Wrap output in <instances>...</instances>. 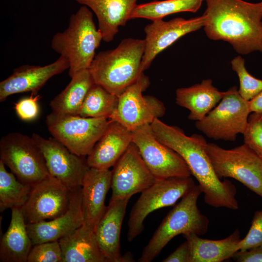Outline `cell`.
Segmentation results:
<instances>
[{"label": "cell", "mask_w": 262, "mask_h": 262, "mask_svg": "<svg viewBox=\"0 0 262 262\" xmlns=\"http://www.w3.org/2000/svg\"><path fill=\"white\" fill-rule=\"evenodd\" d=\"M150 125L157 139L184 160L198 181L207 204L233 210L239 208L236 188L230 180L225 179L221 181L216 175L206 152L207 142L202 135L188 136L179 127L168 125L159 118Z\"/></svg>", "instance_id": "1"}, {"label": "cell", "mask_w": 262, "mask_h": 262, "mask_svg": "<svg viewBox=\"0 0 262 262\" xmlns=\"http://www.w3.org/2000/svg\"><path fill=\"white\" fill-rule=\"evenodd\" d=\"M206 1L203 28L209 39L226 41L242 55L262 52V1Z\"/></svg>", "instance_id": "2"}, {"label": "cell", "mask_w": 262, "mask_h": 262, "mask_svg": "<svg viewBox=\"0 0 262 262\" xmlns=\"http://www.w3.org/2000/svg\"><path fill=\"white\" fill-rule=\"evenodd\" d=\"M144 39L127 38L115 49L97 53L89 70L95 83L119 96L143 74Z\"/></svg>", "instance_id": "3"}, {"label": "cell", "mask_w": 262, "mask_h": 262, "mask_svg": "<svg viewBox=\"0 0 262 262\" xmlns=\"http://www.w3.org/2000/svg\"><path fill=\"white\" fill-rule=\"evenodd\" d=\"M102 40L92 11L82 5L70 16L67 28L53 36L50 45L54 51L68 60L71 78L89 68Z\"/></svg>", "instance_id": "4"}, {"label": "cell", "mask_w": 262, "mask_h": 262, "mask_svg": "<svg viewBox=\"0 0 262 262\" xmlns=\"http://www.w3.org/2000/svg\"><path fill=\"white\" fill-rule=\"evenodd\" d=\"M202 193L198 185H195L170 211L144 247L139 262H150L175 237L179 234H205L209 220L198 208L197 202Z\"/></svg>", "instance_id": "5"}, {"label": "cell", "mask_w": 262, "mask_h": 262, "mask_svg": "<svg viewBox=\"0 0 262 262\" xmlns=\"http://www.w3.org/2000/svg\"><path fill=\"white\" fill-rule=\"evenodd\" d=\"M206 152L219 179H234L262 197V160L248 146L227 149L207 143Z\"/></svg>", "instance_id": "6"}, {"label": "cell", "mask_w": 262, "mask_h": 262, "mask_svg": "<svg viewBox=\"0 0 262 262\" xmlns=\"http://www.w3.org/2000/svg\"><path fill=\"white\" fill-rule=\"evenodd\" d=\"M109 122L106 117H85L53 112L46 119L48 129L53 137L72 153L82 157L90 153Z\"/></svg>", "instance_id": "7"}, {"label": "cell", "mask_w": 262, "mask_h": 262, "mask_svg": "<svg viewBox=\"0 0 262 262\" xmlns=\"http://www.w3.org/2000/svg\"><path fill=\"white\" fill-rule=\"evenodd\" d=\"M0 159L21 182L31 186L50 176L44 156L32 137L11 132L0 141Z\"/></svg>", "instance_id": "8"}, {"label": "cell", "mask_w": 262, "mask_h": 262, "mask_svg": "<svg viewBox=\"0 0 262 262\" xmlns=\"http://www.w3.org/2000/svg\"><path fill=\"white\" fill-rule=\"evenodd\" d=\"M250 113L248 101L233 86L204 118L196 121V127L211 139L233 141L245 132Z\"/></svg>", "instance_id": "9"}, {"label": "cell", "mask_w": 262, "mask_h": 262, "mask_svg": "<svg viewBox=\"0 0 262 262\" xmlns=\"http://www.w3.org/2000/svg\"><path fill=\"white\" fill-rule=\"evenodd\" d=\"M196 185L189 177L157 180L141 194L131 208L128 220L127 239L132 241L144 229V221L152 212L174 205Z\"/></svg>", "instance_id": "10"}, {"label": "cell", "mask_w": 262, "mask_h": 262, "mask_svg": "<svg viewBox=\"0 0 262 262\" xmlns=\"http://www.w3.org/2000/svg\"><path fill=\"white\" fill-rule=\"evenodd\" d=\"M149 84L148 78L143 73L118 96L116 107L108 119L133 131L163 116L165 112L163 103L154 97L143 95Z\"/></svg>", "instance_id": "11"}, {"label": "cell", "mask_w": 262, "mask_h": 262, "mask_svg": "<svg viewBox=\"0 0 262 262\" xmlns=\"http://www.w3.org/2000/svg\"><path fill=\"white\" fill-rule=\"evenodd\" d=\"M132 132V143L136 146L145 164L156 180L191 176L183 158L155 136L150 124Z\"/></svg>", "instance_id": "12"}, {"label": "cell", "mask_w": 262, "mask_h": 262, "mask_svg": "<svg viewBox=\"0 0 262 262\" xmlns=\"http://www.w3.org/2000/svg\"><path fill=\"white\" fill-rule=\"evenodd\" d=\"M75 190L49 176L32 186L21 210L26 224L51 220L69 208Z\"/></svg>", "instance_id": "13"}, {"label": "cell", "mask_w": 262, "mask_h": 262, "mask_svg": "<svg viewBox=\"0 0 262 262\" xmlns=\"http://www.w3.org/2000/svg\"><path fill=\"white\" fill-rule=\"evenodd\" d=\"M42 152L49 175L73 190L82 187L84 175L90 168L86 160L70 151L55 138H45L33 133Z\"/></svg>", "instance_id": "14"}, {"label": "cell", "mask_w": 262, "mask_h": 262, "mask_svg": "<svg viewBox=\"0 0 262 262\" xmlns=\"http://www.w3.org/2000/svg\"><path fill=\"white\" fill-rule=\"evenodd\" d=\"M156 179L132 143L114 165L112 170V196L114 201L141 193L152 185Z\"/></svg>", "instance_id": "15"}, {"label": "cell", "mask_w": 262, "mask_h": 262, "mask_svg": "<svg viewBox=\"0 0 262 262\" xmlns=\"http://www.w3.org/2000/svg\"><path fill=\"white\" fill-rule=\"evenodd\" d=\"M204 25V16L186 19L177 17L169 21L163 19L152 21L144 28L145 47L142 68L150 66L156 56L183 36L199 30Z\"/></svg>", "instance_id": "16"}, {"label": "cell", "mask_w": 262, "mask_h": 262, "mask_svg": "<svg viewBox=\"0 0 262 262\" xmlns=\"http://www.w3.org/2000/svg\"><path fill=\"white\" fill-rule=\"evenodd\" d=\"M68 68V60L61 56L46 66L24 65L15 68L11 75L0 82V101L15 94L31 92L37 95L51 78Z\"/></svg>", "instance_id": "17"}, {"label": "cell", "mask_w": 262, "mask_h": 262, "mask_svg": "<svg viewBox=\"0 0 262 262\" xmlns=\"http://www.w3.org/2000/svg\"><path fill=\"white\" fill-rule=\"evenodd\" d=\"M82 187L76 190L69 208L61 216L49 221L26 224L33 246L59 241L84 223L82 202Z\"/></svg>", "instance_id": "18"}, {"label": "cell", "mask_w": 262, "mask_h": 262, "mask_svg": "<svg viewBox=\"0 0 262 262\" xmlns=\"http://www.w3.org/2000/svg\"><path fill=\"white\" fill-rule=\"evenodd\" d=\"M130 197L109 201L94 232L107 262H125L120 251V233Z\"/></svg>", "instance_id": "19"}, {"label": "cell", "mask_w": 262, "mask_h": 262, "mask_svg": "<svg viewBox=\"0 0 262 262\" xmlns=\"http://www.w3.org/2000/svg\"><path fill=\"white\" fill-rule=\"evenodd\" d=\"M132 143V132L120 123L110 120L106 130L87 156V164L89 167L109 169Z\"/></svg>", "instance_id": "20"}, {"label": "cell", "mask_w": 262, "mask_h": 262, "mask_svg": "<svg viewBox=\"0 0 262 262\" xmlns=\"http://www.w3.org/2000/svg\"><path fill=\"white\" fill-rule=\"evenodd\" d=\"M112 170L90 167L82 185V202L84 224L95 229L106 206L105 200L111 186Z\"/></svg>", "instance_id": "21"}, {"label": "cell", "mask_w": 262, "mask_h": 262, "mask_svg": "<svg viewBox=\"0 0 262 262\" xmlns=\"http://www.w3.org/2000/svg\"><path fill=\"white\" fill-rule=\"evenodd\" d=\"M89 8L96 15L98 29L106 42L113 40L120 27L131 20L138 0H74Z\"/></svg>", "instance_id": "22"}, {"label": "cell", "mask_w": 262, "mask_h": 262, "mask_svg": "<svg viewBox=\"0 0 262 262\" xmlns=\"http://www.w3.org/2000/svg\"><path fill=\"white\" fill-rule=\"evenodd\" d=\"M225 93L214 87L211 79H206L200 83L177 89L176 102L189 110V119L198 121L216 106Z\"/></svg>", "instance_id": "23"}, {"label": "cell", "mask_w": 262, "mask_h": 262, "mask_svg": "<svg viewBox=\"0 0 262 262\" xmlns=\"http://www.w3.org/2000/svg\"><path fill=\"white\" fill-rule=\"evenodd\" d=\"M182 235L189 246L190 262H221L232 258L240 250L241 239L238 229L226 238L217 240L203 239L195 233Z\"/></svg>", "instance_id": "24"}, {"label": "cell", "mask_w": 262, "mask_h": 262, "mask_svg": "<svg viewBox=\"0 0 262 262\" xmlns=\"http://www.w3.org/2000/svg\"><path fill=\"white\" fill-rule=\"evenodd\" d=\"M59 242L62 262H107L94 230L84 223Z\"/></svg>", "instance_id": "25"}, {"label": "cell", "mask_w": 262, "mask_h": 262, "mask_svg": "<svg viewBox=\"0 0 262 262\" xmlns=\"http://www.w3.org/2000/svg\"><path fill=\"white\" fill-rule=\"evenodd\" d=\"M11 219L0 243L1 262H27L33 246L20 208L11 209Z\"/></svg>", "instance_id": "26"}, {"label": "cell", "mask_w": 262, "mask_h": 262, "mask_svg": "<svg viewBox=\"0 0 262 262\" xmlns=\"http://www.w3.org/2000/svg\"><path fill=\"white\" fill-rule=\"evenodd\" d=\"M94 83L89 69L75 75L66 87L51 101L52 112L79 115L85 96Z\"/></svg>", "instance_id": "27"}, {"label": "cell", "mask_w": 262, "mask_h": 262, "mask_svg": "<svg viewBox=\"0 0 262 262\" xmlns=\"http://www.w3.org/2000/svg\"><path fill=\"white\" fill-rule=\"evenodd\" d=\"M203 0H155L137 4L131 14L130 19L145 18L154 21L180 12L195 13L199 10Z\"/></svg>", "instance_id": "28"}, {"label": "cell", "mask_w": 262, "mask_h": 262, "mask_svg": "<svg viewBox=\"0 0 262 262\" xmlns=\"http://www.w3.org/2000/svg\"><path fill=\"white\" fill-rule=\"evenodd\" d=\"M32 186L20 181L11 172L5 168L0 160V210L20 208L25 204L30 195Z\"/></svg>", "instance_id": "29"}, {"label": "cell", "mask_w": 262, "mask_h": 262, "mask_svg": "<svg viewBox=\"0 0 262 262\" xmlns=\"http://www.w3.org/2000/svg\"><path fill=\"white\" fill-rule=\"evenodd\" d=\"M118 97L94 83L83 100L79 115L85 117L109 118L115 111Z\"/></svg>", "instance_id": "30"}, {"label": "cell", "mask_w": 262, "mask_h": 262, "mask_svg": "<svg viewBox=\"0 0 262 262\" xmlns=\"http://www.w3.org/2000/svg\"><path fill=\"white\" fill-rule=\"evenodd\" d=\"M231 67L238 75L239 80L238 92L246 100L249 101L262 92V80L249 74L245 66V61L240 56L231 61Z\"/></svg>", "instance_id": "31"}, {"label": "cell", "mask_w": 262, "mask_h": 262, "mask_svg": "<svg viewBox=\"0 0 262 262\" xmlns=\"http://www.w3.org/2000/svg\"><path fill=\"white\" fill-rule=\"evenodd\" d=\"M244 142L262 160V113H252L243 134Z\"/></svg>", "instance_id": "32"}, {"label": "cell", "mask_w": 262, "mask_h": 262, "mask_svg": "<svg viewBox=\"0 0 262 262\" xmlns=\"http://www.w3.org/2000/svg\"><path fill=\"white\" fill-rule=\"evenodd\" d=\"M27 262H62V253L59 241L33 245L28 255Z\"/></svg>", "instance_id": "33"}, {"label": "cell", "mask_w": 262, "mask_h": 262, "mask_svg": "<svg viewBox=\"0 0 262 262\" xmlns=\"http://www.w3.org/2000/svg\"><path fill=\"white\" fill-rule=\"evenodd\" d=\"M262 246V210L255 212L246 236L240 243V251Z\"/></svg>", "instance_id": "34"}, {"label": "cell", "mask_w": 262, "mask_h": 262, "mask_svg": "<svg viewBox=\"0 0 262 262\" xmlns=\"http://www.w3.org/2000/svg\"><path fill=\"white\" fill-rule=\"evenodd\" d=\"M40 98L39 95L32 94L30 97L22 98L16 103L14 109L18 117L24 121L35 119L39 112L38 102Z\"/></svg>", "instance_id": "35"}, {"label": "cell", "mask_w": 262, "mask_h": 262, "mask_svg": "<svg viewBox=\"0 0 262 262\" xmlns=\"http://www.w3.org/2000/svg\"><path fill=\"white\" fill-rule=\"evenodd\" d=\"M238 262H262V246L247 250H239L232 258Z\"/></svg>", "instance_id": "36"}, {"label": "cell", "mask_w": 262, "mask_h": 262, "mask_svg": "<svg viewBox=\"0 0 262 262\" xmlns=\"http://www.w3.org/2000/svg\"><path fill=\"white\" fill-rule=\"evenodd\" d=\"M190 250L187 240L180 244L163 262H190Z\"/></svg>", "instance_id": "37"}, {"label": "cell", "mask_w": 262, "mask_h": 262, "mask_svg": "<svg viewBox=\"0 0 262 262\" xmlns=\"http://www.w3.org/2000/svg\"><path fill=\"white\" fill-rule=\"evenodd\" d=\"M250 113H262V92L248 101Z\"/></svg>", "instance_id": "38"}]
</instances>
